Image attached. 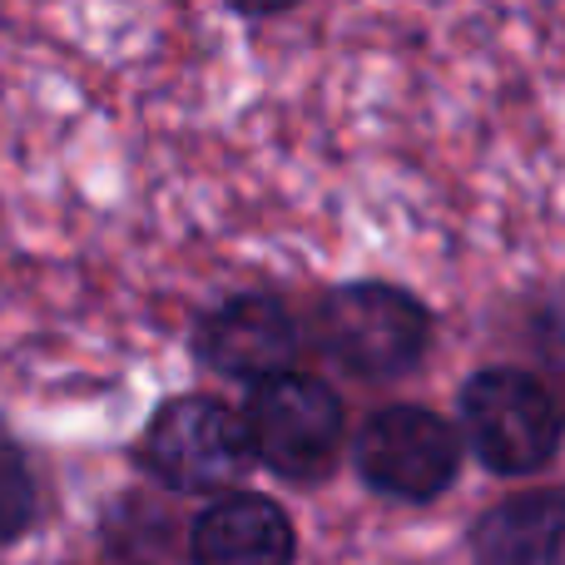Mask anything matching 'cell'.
<instances>
[{"label":"cell","mask_w":565,"mask_h":565,"mask_svg":"<svg viewBox=\"0 0 565 565\" xmlns=\"http://www.w3.org/2000/svg\"><path fill=\"white\" fill-rule=\"evenodd\" d=\"M461 451L491 477H541L565 451V397L521 362L477 367L457 387Z\"/></svg>","instance_id":"3957f363"},{"label":"cell","mask_w":565,"mask_h":565,"mask_svg":"<svg viewBox=\"0 0 565 565\" xmlns=\"http://www.w3.org/2000/svg\"><path fill=\"white\" fill-rule=\"evenodd\" d=\"M50 516V481L35 447L0 417V551L25 546Z\"/></svg>","instance_id":"9c48e42d"},{"label":"cell","mask_w":565,"mask_h":565,"mask_svg":"<svg viewBox=\"0 0 565 565\" xmlns=\"http://www.w3.org/2000/svg\"><path fill=\"white\" fill-rule=\"evenodd\" d=\"M511 342L531 362L526 372H536L546 387H556L565 397V282H541L526 288L511 302Z\"/></svg>","instance_id":"30bf717a"},{"label":"cell","mask_w":565,"mask_h":565,"mask_svg":"<svg viewBox=\"0 0 565 565\" xmlns=\"http://www.w3.org/2000/svg\"><path fill=\"white\" fill-rule=\"evenodd\" d=\"M189 565H298V526L264 491H228L204 501L184 526Z\"/></svg>","instance_id":"52a82bcc"},{"label":"cell","mask_w":565,"mask_h":565,"mask_svg":"<svg viewBox=\"0 0 565 565\" xmlns=\"http://www.w3.org/2000/svg\"><path fill=\"white\" fill-rule=\"evenodd\" d=\"M189 358L224 382L258 387L268 377L298 372L302 322L288 298L264 288H244L209 302L189 328Z\"/></svg>","instance_id":"8992f818"},{"label":"cell","mask_w":565,"mask_h":565,"mask_svg":"<svg viewBox=\"0 0 565 565\" xmlns=\"http://www.w3.org/2000/svg\"><path fill=\"white\" fill-rule=\"evenodd\" d=\"M312 338L338 372L367 382V387H392L427 362L431 342H437V318L402 282L348 278L318 292Z\"/></svg>","instance_id":"6da1fadb"},{"label":"cell","mask_w":565,"mask_h":565,"mask_svg":"<svg viewBox=\"0 0 565 565\" xmlns=\"http://www.w3.org/2000/svg\"><path fill=\"white\" fill-rule=\"evenodd\" d=\"M228 15H234V20H244V25H264V20L292 15V6H258V10H238V6H228Z\"/></svg>","instance_id":"8fae6325"},{"label":"cell","mask_w":565,"mask_h":565,"mask_svg":"<svg viewBox=\"0 0 565 565\" xmlns=\"http://www.w3.org/2000/svg\"><path fill=\"white\" fill-rule=\"evenodd\" d=\"M461 437L441 412L417 402H387L352 437L358 481L397 507H431L461 477Z\"/></svg>","instance_id":"5b68a950"},{"label":"cell","mask_w":565,"mask_h":565,"mask_svg":"<svg viewBox=\"0 0 565 565\" xmlns=\"http://www.w3.org/2000/svg\"><path fill=\"white\" fill-rule=\"evenodd\" d=\"M238 417L254 461L282 487L318 491L328 477H338V461L348 451V407L318 372L298 367L248 387Z\"/></svg>","instance_id":"277c9868"},{"label":"cell","mask_w":565,"mask_h":565,"mask_svg":"<svg viewBox=\"0 0 565 565\" xmlns=\"http://www.w3.org/2000/svg\"><path fill=\"white\" fill-rule=\"evenodd\" d=\"M129 461L164 497L209 501L244 491V477L254 471L244 417L214 392H174L159 402L129 441Z\"/></svg>","instance_id":"7a4b0ae2"},{"label":"cell","mask_w":565,"mask_h":565,"mask_svg":"<svg viewBox=\"0 0 565 565\" xmlns=\"http://www.w3.org/2000/svg\"><path fill=\"white\" fill-rule=\"evenodd\" d=\"M471 565H565V487H526L467 526Z\"/></svg>","instance_id":"ba28073f"}]
</instances>
